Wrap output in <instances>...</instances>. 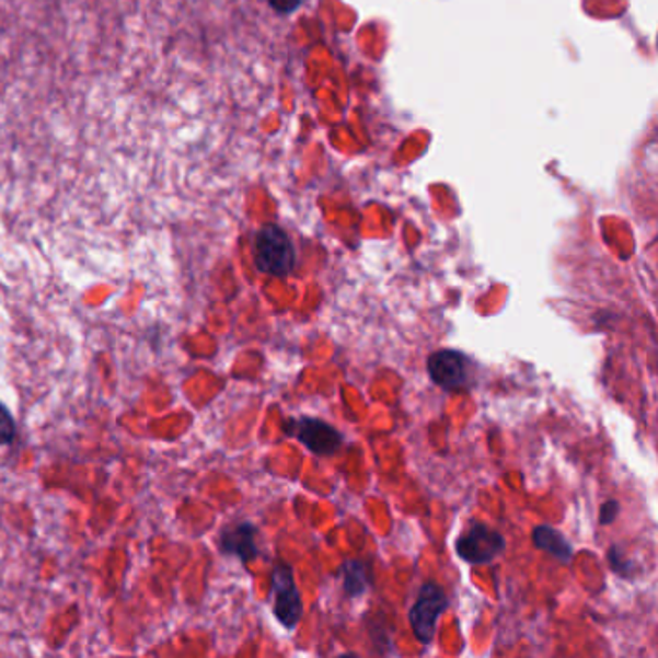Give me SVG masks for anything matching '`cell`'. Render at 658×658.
<instances>
[{
    "label": "cell",
    "mask_w": 658,
    "mask_h": 658,
    "mask_svg": "<svg viewBox=\"0 0 658 658\" xmlns=\"http://www.w3.org/2000/svg\"><path fill=\"white\" fill-rule=\"evenodd\" d=\"M253 255L261 273L270 277H288L296 267L292 240L277 224L261 228L253 244Z\"/></svg>",
    "instance_id": "1"
},
{
    "label": "cell",
    "mask_w": 658,
    "mask_h": 658,
    "mask_svg": "<svg viewBox=\"0 0 658 658\" xmlns=\"http://www.w3.org/2000/svg\"><path fill=\"white\" fill-rule=\"evenodd\" d=\"M432 382L448 392L472 389L473 361L458 350H439L427 361Z\"/></svg>",
    "instance_id": "2"
},
{
    "label": "cell",
    "mask_w": 658,
    "mask_h": 658,
    "mask_svg": "<svg viewBox=\"0 0 658 658\" xmlns=\"http://www.w3.org/2000/svg\"><path fill=\"white\" fill-rule=\"evenodd\" d=\"M448 609V597L442 587L437 584H425L422 587L419 599L415 601L409 612V624L414 627V634L423 645H429L437 634V622L440 614Z\"/></svg>",
    "instance_id": "3"
},
{
    "label": "cell",
    "mask_w": 658,
    "mask_h": 658,
    "mask_svg": "<svg viewBox=\"0 0 658 658\" xmlns=\"http://www.w3.org/2000/svg\"><path fill=\"white\" fill-rule=\"evenodd\" d=\"M505 536L485 523H472L458 541H455V553L462 561L470 564H488L495 561L498 554L505 551Z\"/></svg>",
    "instance_id": "4"
},
{
    "label": "cell",
    "mask_w": 658,
    "mask_h": 658,
    "mask_svg": "<svg viewBox=\"0 0 658 658\" xmlns=\"http://www.w3.org/2000/svg\"><path fill=\"white\" fill-rule=\"evenodd\" d=\"M273 594H275V616L286 630H293L303 616V602L293 581L292 568L278 564L273 569Z\"/></svg>",
    "instance_id": "5"
},
{
    "label": "cell",
    "mask_w": 658,
    "mask_h": 658,
    "mask_svg": "<svg viewBox=\"0 0 658 658\" xmlns=\"http://www.w3.org/2000/svg\"><path fill=\"white\" fill-rule=\"evenodd\" d=\"M286 431L293 435L313 454L318 455L334 454L344 442L338 429H334L333 425L315 419V417H301V419L290 422V427H286Z\"/></svg>",
    "instance_id": "6"
},
{
    "label": "cell",
    "mask_w": 658,
    "mask_h": 658,
    "mask_svg": "<svg viewBox=\"0 0 658 658\" xmlns=\"http://www.w3.org/2000/svg\"><path fill=\"white\" fill-rule=\"evenodd\" d=\"M220 551L236 556L242 562H250L257 556V529L252 523H238L227 529L220 536Z\"/></svg>",
    "instance_id": "7"
},
{
    "label": "cell",
    "mask_w": 658,
    "mask_h": 658,
    "mask_svg": "<svg viewBox=\"0 0 658 658\" xmlns=\"http://www.w3.org/2000/svg\"><path fill=\"white\" fill-rule=\"evenodd\" d=\"M533 543L536 549L553 554L554 558L562 562L572 561V556H574V546L569 545L568 539L562 535L561 531L549 528V526H539L533 529Z\"/></svg>",
    "instance_id": "8"
},
{
    "label": "cell",
    "mask_w": 658,
    "mask_h": 658,
    "mask_svg": "<svg viewBox=\"0 0 658 658\" xmlns=\"http://www.w3.org/2000/svg\"><path fill=\"white\" fill-rule=\"evenodd\" d=\"M367 566L363 562L350 561L344 564V587L350 597H359L367 589Z\"/></svg>",
    "instance_id": "9"
},
{
    "label": "cell",
    "mask_w": 658,
    "mask_h": 658,
    "mask_svg": "<svg viewBox=\"0 0 658 658\" xmlns=\"http://www.w3.org/2000/svg\"><path fill=\"white\" fill-rule=\"evenodd\" d=\"M16 437V425L9 409L0 404V445H10Z\"/></svg>",
    "instance_id": "10"
},
{
    "label": "cell",
    "mask_w": 658,
    "mask_h": 658,
    "mask_svg": "<svg viewBox=\"0 0 658 658\" xmlns=\"http://www.w3.org/2000/svg\"><path fill=\"white\" fill-rule=\"evenodd\" d=\"M268 4L277 10L278 14H292L293 10L300 9L301 0H268Z\"/></svg>",
    "instance_id": "11"
},
{
    "label": "cell",
    "mask_w": 658,
    "mask_h": 658,
    "mask_svg": "<svg viewBox=\"0 0 658 658\" xmlns=\"http://www.w3.org/2000/svg\"><path fill=\"white\" fill-rule=\"evenodd\" d=\"M617 513H620V506H617V503H614V500H610V503H607V505L602 506V526H609L610 521L616 520Z\"/></svg>",
    "instance_id": "12"
}]
</instances>
